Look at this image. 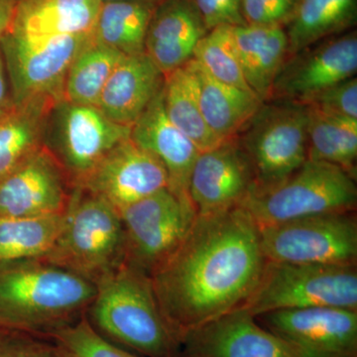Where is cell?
I'll use <instances>...</instances> for the list:
<instances>
[{"label": "cell", "instance_id": "6da1fadb", "mask_svg": "<svg viewBox=\"0 0 357 357\" xmlns=\"http://www.w3.org/2000/svg\"><path fill=\"white\" fill-rule=\"evenodd\" d=\"M259 227L244 208L199 217L151 275L160 309L182 333L243 306L264 267Z\"/></svg>", "mask_w": 357, "mask_h": 357}, {"label": "cell", "instance_id": "7a4b0ae2", "mask_svg": "<svg viewBox=\"0 0 357 357\" xmlns=\"http://www.w3.org/2000/svg\"><path fill=\"white\" fill-rule=\"evenodd\" d=\"M96 292L93 282L44 259L0 264V328L48 337L82 318Z\"/></svg>", "mask_w": 357, "mask_h": 357}, {"label": "cell", "instance_id": "3957f363", "mask_svg": "<svg viewBox=\"0 0 357 357\" xmlns=\"http://www.w3.org/2000/svg\"><path fill=\"white\" fill-rule=\"evenodd\" d=\"M86 312L110 342L146 357H177L178 337L160 309L151 277L121 264L96 282Z\"/></svg>", "mask_w": 357, "mask_h": 357}, {"label": "cell", "instance_id": "277c9868", "mask_svg": "<svg viewBox=\"0 0 357 357\" xmlns=\"http://www.w3.org/2000/svg\"><path fill=\"white\" fill-rule=\"evenodd\" d=\"M126 237L121 213L105 199L73 187L63 227L41 259L88 280H100L124 263Z\"/></svg>", "mask_w": 357, "mask_h": 357}, {"label": "cell", "instance_id": "5b68a950", "mask_svg": "<svg viewBox=\"0 0 357 357\" xmlns=\"http://www.w3.org/2000/svg\"><path fill=\"white\" fill-rule=\"evenodd\" d=\"M356 178L340 167L307 160L279 184L241 204L259 229L299 218L356 210Z\"/></svg>", "mask_w": 357, "mask_h": 357}, {"label": "cell", "instance_id": "8992f818", "mask_svg": "<svg viewBox=\"0 0 357 357\" xmlns=\"http://www.w3.org/2000/svg\"><path fill=\"white\" fill-rule=\"evenodd\" d=\"M335 307L357 310L356 265L265 262L243 309L252 316L285 310Z\"/></svg>", "mask_w": 357, "mask_h": 357}, {"label": "cell", "instance_id": "52a82bcc", "mask_svg": "<svg viewBox=\"0 0 357 357\" xmlns=\"http://www.w3.org/2000/svg\"><path fill=\"white\" fill-rule=\"evenodd\" d=\"M307 105L268 100L237 134L255 174L253 191L279 184L307 161Z\"/></svg>", "mask_w": 357, "mask_h": 357}, {"label": "cell", "instance_id": "ba28073f", "mask_svg": "<svg viewBox=\"0 0 357 357\" xmlns=\"http://www.w3.org/2000/svg\"><path fill=\"white\" fill-rule=\"evenodd\" d=\"M266 261L356 265V211L326 213L259 229Z\"/></svg>", "mask_w": 357, "mask_h": 357}, {"label": "cell", "instance_id": "9c48e42d", "mask_svg": "<svg viewBox=\"0 0 357 357\" xmlns=\"http://www.w3.org/2000/svg\"><path fill=\"white\" fill-rule=\"evenodd\" d=\"M130 131L129 126L110 121L95 105L61 100L51 110L44 144L75 187L110 150L128 139Z\"/></svg>", "mask_w": 357, "mask_h": 357}, {"label": "cell", "instance_id": "30bf717a", "mask_svg": "<svg viewBox=\"0 0 357 357\" xmlns=\"http://www.w3.org/2000/svg\"><path fill=\"white\" fill-rule=\"evenodd\" d=\"M119 213L126 237L124 263L150 277L182 243L197 218L192 204L168 188Z\"/></svg>", "mask_w": 357, "mask_h": 357}, {"label": "cell", "instance_id": "8fae6325", "mask_svg": "<svg viewBox=\"0 0 357 357\" xmlns=\"http://www.w3.org/2000/svg\"><path fill=\"white\" fill-rule=\"evenodd\" d=\"M91 34L27 37L7 32L0 47L14 105L40 98L63 100L68 70Z\"/></svg>", "mask_w": 357, "mask_h": 357}, {"label": "cell", "instance_id": "7c38bea8", "mask_svg": "<svg viewBox=\"0 0 357 357\" xmlns=\"http://www.w3.org/2000/svg\"><path fill=\"white\" fill-rule=\"evenodd\" d=\"M356 70L357 33L352 29L289 56L275 79L268 100L307 105L325 89L356 77Z\"/></svg>", "mask_w": 357, "mask_h": 357}, {"label": "cell", "instance_id": "4fadbf2b", "mask_svg": "<svg viewBox=\"0 0 357 357\" xmlns=\"http://www.w3.org/2000/svg\"><path fill=\"white\" fill-rule=\"evenodd\" d=\"M177 357H316L294 347L237 307L178 337Z\"/></svg>", "mask_w": 357, "mask_h": 357}, {"label": "cell", "instance_id": "5bb4252c", "mask_svg": "<svg viewBox=\"0 0 357 357\" xmlns=\"http://www.w3.org/2000/svg\"><path fill=\"white\" fill-rule=\"evenodd\" d=\"M258 323L316 357H357V310L316 307L267 312Z\"/></svg>", "mask_w": 357, "mask_h": 357}, {"label": "cell", "instance_id": "9a60e30c", "mask_svg": "<svg viewBox=\"0 0 357 357\" xmlns=\"http://www.w3.org/2000/svg\"><path fill=\"white\" fill-rule=\"evenodd\" d=\"M169 185L168 174L153 154L122 141L75 187L100 197L121 211Z\"/></svg>", "mask_w": 357, "mask_h": 357}, {"label": "cell", "instance_id": "2e32d148", "mask_svg": "<svg viewBox=\"0 0 357 357\" xmlns=\"http://www.w3.org/2000/svg\"><path fill=\"white\" fill-rule=\"evenodd\" d=\"M255 189L248 157L236 138L201 152L189 182V198L197 215H217L239 208Z\"/></svg>", "mask_w": 357, "mask_h": 357}, {"label": "cell", "instance_id": "e0dca14e", "mask_svg": "<svg viewBox=\"0 0 357 357\" xmlns=\"http://www.w3.org/2000/svg\"><path fill=\"white\" fill-rule=\"evenodd\" d=\"M73 185L46 146L0 180V218H37L64 213Z\"/></svg>", "mask_w": 357, "mask_h": 357}, {"label": "cell", "instance_id": "ac0fdd59", "mask_svg": "<svg viewBox=\"0 0 357 357\" xmlns=\"http://www.w3.org/2000/svg\"><path fill=\"white\" fill-rule=\"evenodd\" d=\"M162 89L131 126L130 139L161 162L168 174V189L192 204L190 177L201 151L167 116Z\"/></svg>", "mask_w": 357, "mask_h": 357}, {"label": "cell", "instance_id": "d6986e66", "mask_svg": "<svg viewBox=\"0 0 357 357\" xmlns=\"http://www.w3.org/2000/svg\"><path fill=\"white\" fill-rule=\"evenodd\" d=\"M206 33L192 0H162L148 25L144 53L166 76L192 60Z\"/></svg>", "mask_w": 357, "mask_h": 357}, {"label": "cell", "instance_id": "ffe728a7", "mask_svg": "<svg viewBox=\"0 0 357 357\" xmlns=\"http://www.w3.org/2000/svg\"><path fill=\"white\" fill-rule=\"evenodd\" d=\"M165 76L146 54L124 56L103 89L98 107L110 121L133 126L163 88Z\"/></svg>", "mask_w": 357, "mask_h": 357}, {"label": "cell", "instance_id": "44dd1931", "mask_svg": "<svg viewBox=\"0 0 357 357\" xmlns=\"http://www.w3.org/2000/svg\"><path fill=\"white\" fill-rule=\"evenodd\" d=\"M100 0H18L8 33L18 36L91 34Z\"/></svg>", "mask_w": 357, "mask_h": 357}, {"label": "cell", "instance_id": "7402d4cb", "mask_svg": "<svg viewBox=\"0 0 357 357\" xmlns=\"http://www.w3.org/2000/svg\"><path fill=\"white\" fill-rule=\"evenodd\" d=\"M232 33L246 83L263 102H267L275 79L289 57L285 27L234 26Z\"/></svg>", "mask_w": 357, "mask_h": 357}, {"label": "cell", "instance_id": "603a6c76", "mask_svg": "<svg viewBox=\"0 0 357 357\" xmlns=\"http://www.w3.org/2000/svg\"><path fill=\"white\" fill-rule=\"evenodd\" d=\"M189 65L196 77L199 107L206 126L222 142L236 138L261 107L262 100L252 91L213 79L194 59Z\"/></svg>", "mask_w": 357, "mask_h": 357}, {"label": "cell", "instance_id": "cb8c5ba5", "mask_svg": "<svg viewBox=\"0 0 357 357\" xmlns=\"http://www.w3.org/2000/svg\"><path fill=\"white\" fill-rule=\"evenodd\" d=\"M57 102L34 98L0 114V180L44 146L49 116Z\"/></svg>", "mask_w": 357, "mask_h": 357}, {"label": "cell", "instance_id": "d4e9b609", "mask_svg": "<svg viewBox=\"0 0 357 357\" xmlns=\"http://www.w3.org/2000/svg\"><path fill=\"white\" fill-rule=\"evenodd\" d=\"M357 0H298L285 29L289 56L321 40L354 29Z\"/></svg>", "mask_w": 357, "mask_h": 357}, {"label": "cell", "instance_id": "484cf974", "mask_svg": "<svg viewBox=\"0 0 357 357\" xmlns=\"http://www.w3.org/2000/svg\"><path fill=\"white\" fill-rule=\"evenodd\" d=\"M156 6L138 0L103 2L91 36L126 56L144 53L148 25Z\"/></svg>", "mask_w": 357, "mask_h": 357}, {"label": "cell", "instance_id": "4316f807", "mask_svg": "<svg viewBox=\"0 0 357 357\" xmlns=\"http://www.w3.org/2000/svg\"><path fill=\"white\" fill-rule=\"evenodd\" d=\"M162 95L167 116L192 140L199 151L213 149L222 143L204 121L199 107L196 77L189 63L166 75Z\"/></svg>", "mask_w": 357, "mask_h": 357}, {"label": "cell", "instance_id": "83f0119b", "mask_svg": "<svg viewBox=\"0 0 357 357\" xmlns=\"http://www.w3.org/2000/svg\"><path fill=\"white\" fill-rule=\"evenodd\" d=\"M307 107V160L340 167L356 178L357 119Z\"/></svg>", "mask_w": 357, "mask_h": 357}, {"label": "cell", "instance_id": "f1b7e54d", "mask_svg": "<svg viewBox=\"0 0 357 357\" xmlns=\"http://www.w3.org/2000/svg\"><path fill=\"white\" fill-rule=\"evenodd\" d=\"M124 56L96 41L91 34L68 70L63 100L96 107L105 84Z\"/></svg>", "mask_w": 357, "mask_h": 357}, {"label": "cell", "instance_id": "f546056e", "mask_svg": "<svg viewBox=\"0 0 357 357\" xmlns=\"http://www.w3.org/2000/svg\"><path fill=\"white\" fill-rule=\"evenodd\" d=\"M64 213L37 218H0V264L41 259L50 252Z\"/></svg>", "mask_w": 357, "mask_h": 357}, {"label": "cell", "instance_id": "4dcf8cb0", "mask_svg": "<svg viewBox=\"0 0 357 357\" xmlns=\"http://www.w3.org/2000/svg\"><path fill=\"white\" fill-rule=\"evenodd\" d=\"M192 59L218 82L252 91L244 77L232 26H218L206 33L197 45Z\"/></svg>", "mask_w": 357, "mask_h": 357}, {"label": "cell", "instance_id": "1f68e13d", "mask_svg": "<svg viewBox=\"0 0 357 357\" xmlns=\"http://www.w3.org/2000/svg\"><path fill=\"white\" fill-rule=\"evenodd\" d=\"M48 337L64 357H140L100 335L86 314Z\"/></svg>", "mask_w": 357, "mask_h": 357}, {"label": "cell", "instance_id": "d6a6232c", "mask_svg": "<svg viewBox=\"0 0 357 357\" xmlns=\"http://www.w3.org/2000/svg\"><path fill=\"white\" fill-rule=\"evenodd\" d=\"M306 105L324 114L357 119L356 77H352L325 89Z\"/></svg>", "mask_w": 357, "mask_h": 357}, {"label": "cell", "instance_id": "836d02e7", "mask_svg": "<svg viewBox=\"0 0 357 357\" xmlns=\"http://www.w3.org/2000/svg\"><path fill=\"white\" fill-rule=\"evenodd\" d=\"M1 330L0 357H64L53 342H46L38 335Z\"/></svg>", "mask_w": 357, "mask_h": 357}, {"label": "cell", "instance_id": "e575fe53", "mask_svg": "<svg viewBox=\"0 0 357 357\" xmlns=\"http://www.w3.org/2000/svg\"><path fill=\"white\" fill-rule=\"evenodd\" d=\"M298 0H241L246 25H280L286 27Z\"/></svg>", "mask_w": 357, "mask_h": 357}, {"label": "cell", "instance_id": "d590c367", "mask_svg": "<svg viewBox=\"0 0 357 357\" xmlns=\"http://www.w3.org/2000/svg\"><path fill=\"white\" fill-rule=\"evenodd\" d=\"M206 31L218 26H243L241 0H192Z\"/></svg>", "mask_w": 357, "mask_h": 357}, {"label": "cell", "instance_id": "8d00e7d4", "mask_svg": "<svg viewBox=\"0 0 357 357\" xmlns=\"http://www.w3.org/2000/svg\"><path fill=\"white\" fill-rule=\"evenodd\" d=\"M14 107L8 73L4 59L3 52L0 47V114H6Z\"/></svg>", "mask_w": 357, "mask_h": 357}, {"label": "cell", "instance_id": "74e56055", "mask_svg": "<svg viewBox=\"0 0 357 357\" xmlns=\"http://www.w3.org/2000/svg\"><path fill=\"white\" fill-rule=\"evenodd\" d=\"M18 0H0V40L10 28Z\"/></svg>", "mask_w": 357, "mask_h": 357}, {"label": "cell", "instance_id": "f35d334b", "mask_svg": "<svg viewBox=\"0 0 357 357\" xmlns=\"http://www.w3.org/2000/svg\"><path fill=\"white\" fill-rule=\"evenodd\" d=\"M100 1L103 3V2L114 1V0H100ZM138 1H146L152 2V3H159V2L162 1V0H138Z\"/></svg>", "mask_w": 357, "mask_h": 357}]
</instances>
